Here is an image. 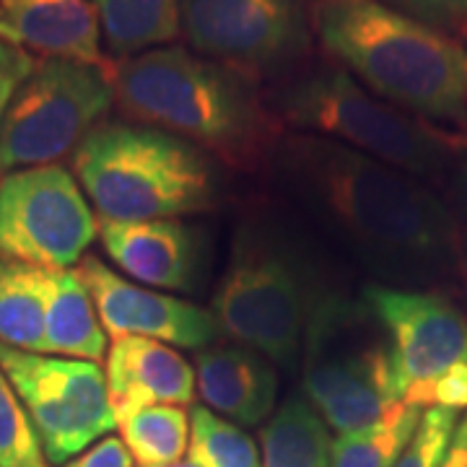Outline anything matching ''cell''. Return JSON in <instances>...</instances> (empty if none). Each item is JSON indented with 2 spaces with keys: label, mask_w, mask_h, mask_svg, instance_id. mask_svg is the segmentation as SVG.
I'll return each mask as SVG.
<instances>
[{
  "label": "cell",
  "mask_w": 467,
  "mask_h": 467,
  "mask_svg": "<svg viewBox=\"0 0 467 467\" xmlns=\"http://www.w3.org/2000/svg\"><path fill=\"white\" fill-rule=\"evenodd\" d=\"M270 164L285 190L384 285L436 284L462 265L457 221L413 174L306 133L281 135Z\"/></svg>",
  "instance_id": "1"
},
{
  "label": "cell",
  "mask_w": 467,
  "mask_h": 467,
  "mask_svg": "<svg viewBox=\"0 0 467 467\" xmlns=\"http://www.w3.org/2000/svg\"><path fill=\"white\" fill-rule=\"evenodd\" d=\"M115 104L138 125L190 140L221 161L250 169L270 150L278 117L257 78L184 47H156L109 66Z\"/></svg>",
  "instance_id": "2"
},
{
  "label": "cell",
  "mask_w": 467,
  "mask_h": 467,
  "mask_svg": "<svg viewBox=\"0 0 467 467\" xmlns=\"http://www.w3.org/2000/svg\"><path fill=\"white\" fill-rule=\"evenodd\" d=\"M322 47L379 99L460 130L467 122V47L382 0H317Z\"/></svg>",
  "instance_id": "3"
},
{
  "label": "cell",
  "mask_w": 467,
  "mask_h": 467,
  "mask_svg": "<svg viewBox=\"0 0 467 467\" xmlns=\"http://www.w3.org/2000/svg\"><path fill=\"white\" fill-rule=\"evenodd\" d=\"M70 167L99 221L117 223L202 213L221 190L211 153L138 122H99Z\"/></svg>",
  "instance_id": "4"
},
{
  "label": "cell",
  "mask_w": 467,
  "mask_h": 467,
  "mask_svg": "<svg viewBox=\"0 0 467 467\" xmlns=\"http://www.w3.org/2000/svg\"><path fill=\"white\" fill-rule=\"evenodd\" d=\"M273 115L296 133L319 135L413 177L460 164L457 130L379 99L343 67H319L275 91Z\"/></svg>",
  "instance_id": "5"
},
{
  "label": "cell",
  "mask_w": 467,
  "mask_h": 467,
  "mask_svg": "<svg viewBox=\"0 0 467 467\" xmlns=\"http://www.w3.org/2000/svg\"><path fill=\"white\" fill-rule=\"evenodd\" d=\"M301 384L337 436L368 429L400 405L387 335L361 296H319L301 343Z\"/></svg>",
  "instance_id": "6"
},
{
  "label": "cell",
  "mask_w": 467,
  "mask_h": 467,
  "mask_svg": "<svg viewBox=\"0 0 467 467\" xmlns=\"http://www.w3.org/2000/svg\"><path fill=\"white\" fill-rule=\"evenodd\" d=\"M319 296L299 252L263 229H242L211 312L221 333L239 346L263 353L273 364L294 367Z\"/></svg>",
  "instance_id": "7"
},
{
  "label": "cell",
  "mask_w": 467,
  "mask_h": 467,
  "mask_svg": "<svg viewBox=\"0 0 467 467\" xmlns=\"http://www.w3.org/2000/svg\"><path fill=\"white\" fill-rule=\"evenodd\" d=\"M361 299L384 327L402 402L467 408V315L423 288L368 284Z\"/></svg>",
  "instance_id": "8"
},
{
  "label": "cell",
  "mask_w": 467,
  "mask_h": 467,
  "mask_svg": "<svg viewBox=\"0 0 467 467\" xmlns=\"http://www.w3.org/2000/svg\"><path fill=\"white\" fill-rule=\"evenodd\" d=\"M112 104L109 66L36 60L0 125V177L73 156Z\"/></svg>",
  "instance_id": "9"
},
{
  "label": "cell",
  "mask_w": 467,
  "mask_h": 467,
  "mask_svg": "<svg viewBox=\"0 0 467 467\" xmlns=\"http://www.w3.org/2000/svg\"><path fill=\"white\" fill-rule=\"evenodd\" d=\"M0 368L32 418L50 465H67L117 426L107 377L94 361L0 343Z\"/></svg>",
  "instance_id": "10"
},
{
  "label": "cell",
  "mask_w": 467,
  "mask_h": 467,
  "mask_svg": "<svg viewBox=\"0 0 467 467\" xmlns=\"http://www.w3.org/2000/svg\"><path fill=\"white\" fill-rule=\"evenodd\" d=\"M99 236V218L60 164L0 177V257L39 270H70Z\"/></svg>",
  "instance_id": "11"
},
{
  "label": "cell",
  "mask_w": 467,
  "mask_h": 467,
  "mask_svg": "<svg viewBox=\"0 0 467 467\" xmlns=\"http://www.w3.org/2000/svg\"><path fill=\"white\" fill-rule=\"evenodd\" d=\"M309 0H180L192 52L250 76L284 73L312 45Z\"/></svg>",
  "instance_id": "12"
},
{
  "label": "cell",
  "mask_w": 467,
  "mask_h": 467,
  "mask_svg": "<svg viewBox=\"0 0 467 467\" xmlns=\"http://www.w3.org/2000/svg\"><path fill=\"white\" fill-rule=\"evenodd\" d=\"M76 273L88 288L101 327L112 340L138 335L174 348L202 350L221 335L211 309L128 281L94 254H86Z\"/></svg>",
  "instance_id": "13"
},
{
  "label": "cell",
  "mask_w": 467,
  "mask_h": 467,
  "mask_svg": "<svg viewBox=\"0 0 467 467\" xmlns=\"http://www.w3.org/2000/svg\"><path fill=\"white\" fill-rule=\"evenodd\" d=\"M107 257L135 284L156 291H192L201 278V234L177 218L99 221Z\"/></svg>",
  "instance_id": "14"
},
{
  "label": "cell",
  "mask_w": 467,
  "mask_h": 467,
  "mask_svg": "<svg viewBox=\"0 0 467 467\" xmlns=\"http://www.w3.org/2000/svg\"><path fill=\"white\" fill-rule=\"evenodd\" d=\"M0 42L42 60L107 66L91 0H0Z\"/></svg>",
  "instance_id": "15"
},
{
  "label": "cell",
  "mask_w": 467,
  "mask_h": 467,
  "mask_svg": "<svg viewBox=\"0 0 467 467\" xmlns=\"http://www.w3.org/2000/svg\"><path fill=\"white\" fill-rule=\"evenodd\" d=\"M104 377L115 420L149 405H187L198 392L195 367L180 350L138 335L112 343Z\"/></svg>",
  "instance_id": "16"
},
{
  "label": "cell",
  "mask_w": 467,
  "mask_h": 467,
  "mask_svg": "<svg viewBox=\"0 0 467 467\" xmlns=\"http://www.w3.org/2000/svg\"><path fill=\"white\" fill-rule=\"evenodd\" d=\"M198 392L218 416L236 426H257L273 416L278 371L273 361L247 346H208L195 356Z\"/></svg>",
  "instance_id": "17"
},
{
  "label": "cell",
  "mask_w": 467,
  "mask_h": 467,
  "mask_svg": "<svg viewBox=\"0 0 467 467\" xmlns=\"http://www.w3.org/2000/svg\"><path fill=\"white\" fill-rule=\"evenodd\" d=\"M45 296V340L47 356H67L99 364L107 353L94 299L76 270H39Z\"/></svg>",
  "instance_id": "18"
},
{
  "label": "cell",
  "mask_w": 467,
  "mask_h": 467,
  "mask_svg": "<svg viewBox=\"0 0 467 467\" xmlns=\"http://www.w3.org/2000/svg\"><path fill=\"white\" fill-rule=\"evenodd\" d=\"M104 42L117 57L167 47L180 36V0H91Z\"/></svg>",
  "instance_id": "19"
},
{
  "label": "cell",
  "mask_w": 467,
  "mask_h": 467,
  "mask_svg": "<svg viewBox=\"0 0 467 467\" xmlns=\"http://www.w3.org/2000/svg\"><path fill=\"white\" fill-rule=\"evenodd\" d=\"M327 423L306 398L291 395L263 429V467H330Z\"/></svg>",
  "instance_id": "20"
},
{
  "label": "cell",
  "mask_w": 467,
  "mask_h": 467,
  "mask_svg": "<svg viewBox=\"0 0 467 467\" xmlns=\"http://www.w3.org/2000/svg\"><path fill=\"white\" fill-rule=\"evenodd\" d=\"M0 343L29 353H47L39 267L5 257H0Z\"/></svg>",
  "instance_id": "21"
},
{
  "label": "cell",
  "mask_w": 467,
  "mask_h": 467,
  "mask_svg": "<svg viewBox=\"0 0 467 467\" xmlns=\"http://www.w3.org/2000/svg\"><path fill=\"white\" fill-rule=\"evenodd\" d=\"M138 467L177 465L190 447V416L182 405H149L117 420Z\"/></svg>",
  "instance_id": "22"
},
{
  "label": "cell",
  "mask_w": 467,
  "mask_h": 467,
  "mask_svg": "<svg viewBox=\"0 0 467 467\" xmlns=\"http://www.w3.org/2000/svg\"><path fill=\"white\" fill-rule=\"evenodd\" d=\"M423 408L400 402L379 423L333 439L330 467H392L416 434Z\"/></svg>",
  "instance_id": "23"
},
{
  "label": "cell",
  "mask_w": 467,
  "mask_h": 467,
  "mask_svg": "<svg viewBox=\"0 0 467 467\" xmlns=\"http://www.w3.org/2000/svg\"><path fill=\"white\" fill-rule=\"evenodd\" d=\"M187 451L198 467H263L254 439L205 405H195L190 413Z\"/></svg>",
  "instance_id": "24"
},
{
  "label": "cell",
  "mask_w": 467,
  "mask_h": 467,
  "mask_svg": "<svg viewBox=\"0 0 467 467\" xmlns=\"http://www.w3.org/2000/svg\"><path fill=\"white\" fill-rule=\"evenodd\" d=\"M0 467H52L32 418L0 368Z\"/></svg>",
  "instance_id": "25"
},
{
  "label": "cell",
  "mask_w": 467,
  "mask_h": 467,
  "mask_svg": "<svg viewBox=\"0 0 467 467\" xmlns=\"http://www.w3.org/2000/svg\"><path fill=\"white\" fill-rule=\"evenodd\" d=\"M457 410L450 408H426L416 434L402 450L392 467H441L451 436L457 429Z\"/></svg>",
  "instance_id": "26"
},
{
  "label": "cell",
  "mask_w": 467,
  "mask_h": 467,
  "mask_svg": "<svg viewBox=\"0 0 467 467\" xmlns=\"http://www.w3.org/2000/svg\"><path fill=\"white\" fill-rule=\"evenodd\" d=\"M382 3L444 34H451L467 21V0H382Z\"/></svg>",
  "instance_id": "27"
},
{
  "label": "cell",
  "mask_w": 467,
  "mask_h": 467,
  "mask_svg": "<svg viewBox=\"0 0 467 467\" xmlns=\"http://www.w3.org/2000/svg\"><path fill=\"white\" fill-rule=\"evenodd\" d=\"M34 66H36V60L29 52L0 42V125H3V117L8 112L21 84L32 76Z\"/></svg>",
  "instance_id": "28"
},
{
  "label": "cell",
  "mask_w": 467,
  "mask_h": 467,
  "mask_svg": "<svg viewBox=\"0 0 467 467\" xmlns=\"http://www.w3.org/2000/svg\"><path fill=\"white\" fill-rule=\"evenodd\" d=\"M133 454L128 451L125 441L117 436H104L97 444L81 451L76 460H70L66 467H133Z\"/></svg>",
  "instance_id": "29"
},
{
  "label": "cell",
  "mask_w": 467,
  "mask_h": 467,
  "mask_svg": "<svg viewBox=\"0 0 467 467\" xmlns=\"http://www.w3.org/2000/svg\"><path fill=\"white\" fill-rule=\"evenodd\" d=\"M441 467H467V416L457 423Z\"/></svg>",
  "instance_id": "30"
},
{
  "label": "cell",
  "mask_w": 467,
  "mask_h": 467,
  "mask_svg": "<svg viewBox=\"0 0 467 467\" xmlns=\"http://www.w3.org/2000/svg\"><path fill=\"white\" fill-rule=\"evenodd\" d=\"M460 133V140H462V153H460V161H462V167L467 169V122L457 130Z\"/></svg>",
  "instance_id": "31"
},
{
  "label": "cell",
  "mask_w": 467,
  "mask_h": 467,
  "mask_svg": "<svg viewBox=\"0 0 467 467\" xmlns=\"http://www.w3.org/2000/svg\"><path fill=\"white\" fill-rule=\"evenodd\" d=\"M451 36H454V39H457L460 45H465V47H467V21L462 24V26H457V29L451 32Z\"/></svg>",
  "instance_id": "32"
},
{
  "label": "cell",
  "mask_w": 467,
  "mask_h": 467,
  "mask_svg": "<svg viewBox=\"0 0 467 467\" xmlns=\"http://www.w3.org/2000/svg\"><path fill=\"white\" fill-rule=\"evenodd\" d=\"M462 270H465V275H467V236H465V244H462Z\"/></svg>",
  "instance_id": "33"
},
{
  "label": "cell",
  "mask_w": 467,
  "mask_h": 467,
  "mask_svg": "<svg viewBox=\"0 0 467 467\" xmlns=\"http://www.w3.org/2000/svg\"><path fill=\"white\" fill-rule=\"evenodd\" d=\"M169 467H198V465H195V462H190V460H187V462H177V465H169Z\"/></svg>",
  "instance_id": "34"
}]
</instances>
